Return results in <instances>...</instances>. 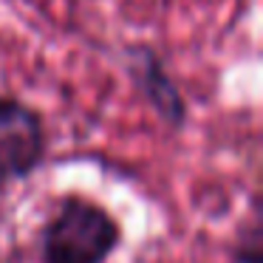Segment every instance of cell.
I'll return each instance as SVG.
<instances>
[{
  "label": "cell",
  "instance_id": "cell-1",
  "mask_svg": "<svg viewBox=\"0 0 263 263\" xmlns=\"http://www.w3.org/2000/svg\"><path fill=\"white\" fill-rule=\"evenodd\" d=\"M119 243V223L88 201H65L43 232V263H105Z\"/></svg>",
  "mask_w": 263,
  "mask_h": 263
},
{
  "label": "cell",
  "instance_id": "cell-2",
  "mask_svg": "<svg viewBox=\"0 0 263 263\" xmlns=\"http://www.w3.org/2000/svg\"><path fill=\"white\" fill-rule=\"evenodd\" d=\"M43 150L46 139L37 110L17 99H0V181L31 176Z\"/></svg>",
  "mask_w": 263,
  "mask_h": 263
},
{
  "label": "cell",
  "instance_id": "cell-3",
  "mask_svg": "<svg viewBox=\"0 0 263 263\" xmlns=\"http://www.w3.org/2000/svg\"><path fill=\"white\" fill-rule=\"evenodd\" d=\"M136 80L144 88L147 99L153 102V108L164 116L170 125H181L184 122V102L181 93L176 91L170 80H167L164 68L159 65V60L153 57V51H142L139 54V68H136Z\"/></svg>",
  "mask_w": 263,
  "mask_h": 263
},
{
  "label": "cell",
  "instance_id": "cell-4",
  "mask_svg": "<svg viewBox=\"0 0 263 263\" xmlns=\"http://www.w3.org/2000/svg\"><path fill=\"white\" fill-rule=\"evenodd\" d=\"M260 232L252 229L240 238L238 249H235V263H260Z\"/></svg>",
  "mask_w": 263,
  "mask_h": 263
}]
</instances>
